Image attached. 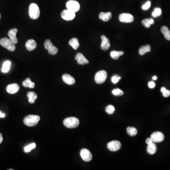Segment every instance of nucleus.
Wrapping results in <instances>:
<instances>
[{"label":"nucleus","instance_id":"1","mask_svg":"<svg viewBox=\"0 0 170 170\" xmlns=\"http://www.w3.org/2000/svg\"><path fill=\"white\" fill-rule=\"evenodd\" d=\"M40 118L38 115H29L24 119V123L28 127H34L37 124Z\"/></svg>","mask_w":170,"mask_h":170},{"label":"nucleus","instance_id":"2","mask_svg":"<svg viewBox=\"0 0 170 170\" xmlns=\"http://www.w3.org/2000/svg\"><path fill=\"white\" fill-rule=\"evenodd\" d=\"M79 121L76 117H68L63 121V124L68 128H75L79 126Z\"/></svg>","mask_w":170,"mask_h":170},{"label":"nucleus","instance_id":"3","mask_svg":"<svg viewBox=\"0 0 170 170\" xmlns=\"http://www.w3.org/2000/svg\"><path fill=\"white\" fill-rule=\"evenodd\" d=\"M28 13L31 19L33 20L38 19L40 16V9L38 5L34 3L31 4L29 7Z\"/></svg>","mask_w":170,"mask_h":170},{"label":"nucleus","instance_id":"4","mask_svg":"<svg viewBox=\"0 0 170 170\" xmlns=\"http://www.w3.org/2000/svg\"><path fill=\"white\" fill-rule=\"evenodd\" d=\"M0 44L11 52H13L16 49L15 44L10 39L6 37H4L0 40Z\"/></svg>","mask_w":170,"mask_h":170},{"label":"nucleus","instance_id":"5","mask_svg":"<svg viewBox=\"0 0 170 170\" xmlns=\"http://www.w3.org/2000/svg\"><path fill=\"white\" fill-rule=\"evenodd\" d=\"M107 77V74L106 71L102 70L96 73L95 77V80L98 84H102L105 82Z\"/></svg>","mask_w":170,"mask_h":170},{"label":"nucleus","instance_id":"6","mask_svg":"<svg viewBox=\"0 0 170 170\" xmlns=\"http://www.w3.org/2000/svg\"><path fill=\"white\" fill-rule=\"evenodd\" d=\"M67 8L71 11L76 13L80 10V5L78 1L75 0H70L66 3Z\"/></svg>","mask_w":170,"mask_h":170},{"label":"nucleus","instance_id":"7","mask_svg":"<svg viewBox=\"0 0 170 170\" xmlns=\"http://www.w3.org/2000/svg\"><path fill=\"white\" fill-rule=\"evenodd\" d=\"M61 16L63 20L67 21H70L75 18L76 16L75 13L69 10H64L61 13Z\"/></svg>","mask_w":170,"mask_h":170},{"label":"nucleus","instance_id":"8","mask_svg":"<svg viewBox=\"0 0 170 170\" xmlns=\"http://www.w3.org/2000/svg\"><path fill=\"white\" fill-rule=\"evenodd\" d=\"M121 147L122 145L119 141H112L107 144V148L111 151H117L121 149Z\"/></svg>","mask_w":170,"mask_h":170},{"label":"nucleus","instance_id":"9","mask_svg":"<svg viewBox=\"0 0 170 170\" xmlns=\"http://www.w3.org/2000/svg\"><path fill=\"white\" fill-rule=\"evenodd\" d=\"M80 155L82 159L85 162H89L92 159V155L89 150L86 148H83L80 151Z\"/></svg>","mask_w":170,"mask_h":170},{"label":"nucleus","instance_id":"10","mask_svg":"<svg viewBox=\"0 0 170 170\" xmlns=\"http://www.w3.org/2000/svg\"><path fill=\"white\" fill-rule=\"evenodd\" d=\"M151 138L153 140L154 143H159L163 141L164 139V136L163 133L159 131H157L152 134Z\"/></svg>","mask_w":170,"mask_h":170},{"label":"nucleus","instance_id":"11","mask_svg":"<svg viewBox=\"0 0 170 170\" xmlns=\"http://www.w3.org/2000/svg\"><path fill=\"white\" fill-rule=\"evenodd\" d=\"M120 21L122 22L131 23L134 20V17L129 13H122L120 14L119 17Z\"/></svg>","mask_w":170,"mask_h":170},{"label":"nucleus","instance_id":"12","mask_svg":"<svg viewBox=\"0 0 170 170\" xmlns=\"http://www.w3.org/2000/svg\"><path fill=\"white\" fill-rule=\"evenodd\" d=\"M102 43L101 44V48L103 50L106 51L109 49L110 47V40L108 38L104 35L101 36Z\"/></svg>","mask_w":170,"mask_h":170},{"label":"nucleus","instance_id":"13","mask_svg":"<svg viewBox=\"0 0 170 170\" xmlns=\"http://www.w3.org/2000/svg\"><path fill=\"white\" fill-rule=\"evenodd\" d=\"M20 90V86L16 83L10 84L6 88V91L8 93L11 94H15Z\"/></svg>","mask_w":170,"mask_h":170},{"label":"nucleus","instance_id":"14","mask_svg":"<svg viewBox=\"0 0 170 170\" xmlns=\"http://www.w3.org/2000/svg\"><path fill=\"white\" fill-rule=\"evenodd\" d=\"M75 59L77 61L78 64H80V65H83L85 64H88L89 63V60L86 59L81 53H77L75 56Z\"/></svg>","mask_w":170,"mask_h":170},{"label":"nucleus","instance_id":"15","mask_svg":"<svg viewBox=\"0 0 170 170\" xmlns=\"http://www.w3.org/2000/svg\"><path fill=\"white\" fill-rule=\"evenodd\" d=\"M18 32V30L17 28H13L10 30L8 35L10 37V39L13 43L14 44H17L18 43V39L16 37V34Z\"/></svg>","mask_w":170,"mask_h":170},{"label":"nucleus","instance_id":"16","mask_svg":"<svg viewBox=\"0 0 170 170\" xmlns=\"http://www.w3.org/2000/svg\"><path fill=\"white\" fill-rule=\"evenodd\" d=\"M62 79L64 82L68 85H72L75 83V79L69 74H64L62 76Z\"/></svg>","mask_w":170,"mask_h":170},{"label":"nucleus","instance_id":"17","mask_svg":"<svg viewBox=\"0 0 170 170\" xmlns=\"http://www.w3.org/2000/svg\"><path fill=\"white\" fill-rule=\"evenodd\" d=\"M37 46V44L33 39L28 40L26 43V47L27 49L29 51H32L36 49Z\"/></svg>","mask_w":170,"mask_h":170},{"label":"nucleus","instance_id":"18","mask_svg":"<svg viewBox=\"0 0 170 170\" xmlns=\"http://www.w3.org/2000/svg\"><path fill=\"white\" fill-rule=\"evenodd\" d=\"M112 17V14L111 12L108 13H100L99 14V18L103 21L107 22L109 21Z\"/></svg>","mask_w":170,"mask_h":170},{"label":"nucleus","instance_id":"19","mask_svg":"<svg viewBox=\"0 0 170 170\" xmlns=\"http://www.w3.org/2000/svg\"><path fill=\"white\" fill-rule=\"evenodd\" d=\"M147 148V151L148 154L150 155H154L156 153L157 150V145L154 142L152 143L151 144L148 145Z\"/></svg>","mask_w":170,"mask_h":170},{"label":"nucleus","instance_id":"20","mask_svg":"<svg viewBox=\"0 0 170 170\" xmlns=\"http://www.w3.org/2000/svg\"><path fill=\"white\" fill-rule=\"evenodd\" d=\"M151 46L149 44L142 46L139 49V54L140 55H143L148 52H150Z\"/></svg>","mask_w":170,"mask_h":170},{"label":"nucleus","instance_id":"21","mask_svg":"<svg viewBox=\"0 0 170 170\" xmlns=\"http://www.w3.org/2000/svg\"><path fill=\"white\" fill-rule=\"evenodd\" d=\"M35 83L31 81V79L27 78V79L24 80L22 82V85L25 88H30V89L34 88L35 86Z\"/></svg>","mask_w":170,"mask_h":170},{"label":"nucleus","instance_id":"22","mask_svg":"<svg viewBox=\"0 0 170 170\" xmlns=\"http://www.w3.org/2000/svg\"><path fill=\"white\" fill-rule=\"evenodd\" d=\"M69 44L74 50H77L79 46V40L77 38H72L69 42Z\"/></svg>","mask_w":170,"mask_h":170},{"label":"nucleus","instance_id":"23","mask_svg":"<svg viewBox=\"0 0 170 170\" xmlns=\"http://www.w3.org/2000/svg\"><path fill=\"white\" fill-rule=\"evenodd\" d=\"M27 96L29 102L31 104H34L36 99L37 98V95L34 92H29L27 93Z\"/></svg>","mask_w":170,"mask_h":170},{"label":"nucleus","instance_id":"24","mask_svg":"<svg viewBox=\"0 0 170 170\" xmlns=\"http://www.w3.org/2000/svg\"><path fill=\"white\" fill-rule=\"evenodd\" d=\"M161 32L165 39L170 41V31L168 28L166 26H163L161 27Z\"/></svg>","mask_w":170,"mask_h":170},{"label":"nucleus","instance_id":"25","mask_svg":"<svg viewBox=\"0 0 170 170\" xmlns=\"http://www.w3.org/2000/svg\"><path fill=\"white\" fill-rule=\"evenodd\" d=\"M124 54V53L122 51H112L110 53V55L113 59H118L120 56L123 55Z\"/></svg>","mask_w":170,"mask_h":170},{"label":"nucleus","instance_id":"26","mask_svg":"<svg viewBox=\"0 0 170 170\" xmlns=\"http://www.w3.org/2000/svg\"><path fill=\"white\" fill-rule=\"evenodd\" d=\"M155 23L154 20L151 18L146 19L143 20L142 21V24L143 26H145L147 28H149L151 25H153Z\"/></svg>","mask_w":170,"mask_h":170},{"label":"nucleus","instance_id":"27","mask_svg":"<svg viewBox=\"0 0 170 170\" xmlns=\"http://www.w3.org/2000/svg\"><path fill=\"white\" fill-rule=\"evenodd\" d=\"M11 65V62L10 60H6L4 62L1 71L4 73H7L10 70Z\"/></svg>","mask_w":170,"mask_h":170},{"label":"nucleus","instance_id":"28","mask_svg":"<svg viewBox=\"0 0 170 170\" xmlns=\"http://www.w3.org/2000/svg\"><path fill=\"white\" fill-rule=\"evenodd\" d=\"M127 131L128 134L132 137H134L138 133L137 129L134 127H128L127 128Z\"/></svg>","mask_w":170,"mask_h":170},{"label":"nucleus","instance_id":"29","mask_svg":"<svg viewBox=\"0 0 170 170\" xmlns=\"http://www.w3.org/2000/svg\"><path fill=\"white\" fill-rule=\"evenodd\" d=\"M48 52L49 54L54 55L57 53L58 52V48L53 46V44L49 47L48 49Z\"/></svg>","mask_w":170,"mask_h":170},{"label":"nucleus","instance_id":"30","mask_svg":"<svg viewBox=\"0 0 170 170\" xmlns=\"http://www.w3.org/2000/svg\"><path fill=\"white\" fill-rule=\"evenodd\" d=\"M105 111L109 115H112L115 111V108L112 105H109L105 108Z\"/></svg>","mask_w":170,"mask_h":170},{"label":"nucleus","instance_id":"31","mask_svg":"<svg viewBox=\"0 0 170 170\" xmlns=\"http://www.w3.org/2000/svg\"><path fill=\"white\" fill-rule=\"evenodd\" d=\"M161 14V9L159 8H156L152 13V16L155 18L157 17L158 16H160Z\"/></svg>","mask_w":170,"mask_h":170},{"label":"nucleus","instance_id":"32","mask_svg":"<svg viewBox=\"0 0 170 170\" xmlns=\"http://www.w3.org/2000/svg\"><path fill=\"white\" fill-rule=\"evenodd\" d=\"M36 145L35 143H32L31 144L29 145L27 147H25V148H24V150H25L26 153H28V152L31 151L32 149L35 148H36Z\"/></svg>","mask_w":170,"mask_h":170},{"label":"nucleus","instance_id":"33","mask_svg":"<svg viewBox=\"0 0 170 170\" xmlns=\"http://www.w3.org/2000/svg\"><path fill=\"white\" fill-rule=\"evenodd\" d=\"M161 91L163 93V96L165 98H168L170 96V90H167L164 87H162L161 89Z\"/></svg>","mask_w":170,"mask_h":170},{"label":"nucleus","instance_id":"34","mask_svg":"<svg viewBox=\"0 0 170 170\" xmlns=\"http://www.w3.org/2000/svg\"><path fill=\"white\" fill-rule=\"evenodd\" d=\"M112 94L115 96H122V95L124 94V92H123V91L121 90L120 89H113L112 91Z\"/></svg>","mask_w":170,"mask_h":170},{"label":"nucleus","instance_id":"35","mask_svg":"<svg viewBox=\"0 0 170 170\" xmlns=\"http://www.w3.org/2000/svg\"><path fill=\"white\" fill-rule=\"evenodd\" d=\"M53 45V44H52V42L49 39H47L46 40V41L44 42V48L46 49L47 50H48V49L49 48L50 46Z\"/></svg>","mask_w":170,"mask_h":170},{"label":"nucleus","instance_id":"36","mask_svg":"<svg viewBox=\"0 0 170 170\" xmlns=\"http://www.w3.org/2000/svg\"><path fill=\"white\" fill-rule=\"evenodd\" d=\"M121 77L119 76L118 75H115L112 77V81L114 84H116L118 82L120 79H121Z\"/></svg>","mask_w":170,"mask_h":170},{"label":"nucleus","instance_id":"37","mask_svg":"<svg viewBox=\"0 0 170 170\" xmlns=\"http://www.w3.org/2000/svg\"><path fill=\"white\" fill-rule=\"evenodd\" d=\"M151 6V2L150 1H148L147 3L143 5L142 7V8L144 10H148L149 9Z\"/></svg>","mask_w":170,"mask_h":170},{"label":"nucleus","instance_id":"38","mask_svg":"<svg viewBox=\"0 0 170 170\" xmlns=\"http://www.w3.org/2000/svg\"><path fill=\"white\" fill-rule=\"evenodd\" d=\"M148 86L150 89H154V88H155V83L154 81H150L148 83Z\"/></svg>","mask_w":170,"mask_h":170},{"label":"nucleus","instance_id":"39","mask_svg":"<svg viewBox=\"0 0 170 170\" xmlns=\"http://www.w3.org/2000/svg\"><path fill=\"white\" fill-rule=\"evenodd\" d=\"M146 143H147V144L149 145L150 144H151L152 143H153L154 142H153V140L152 139V138H148L147 139H146Z\"/></svg>","mask_w":170,"mask_h":170},{"label":"nucleus","instance_id":"40","mask_svg":"<svg viewBox=\"0 0 170 170\" xmlns=\"http://www.w3.org/2000/svg\"><path fill=\"white\" fill-rule=\"evenodd\" d=\"M3 135L1 134V133H0V144L1 143V142H3Z\"/></svg>","mask_w":170,"mask_h":170},{"label":"nucleus","instance_id":"41","mask_svg":"<svg viewBox=\"0 0 170 170\" xmlns=\"http://www.w3.org/2000/svg\"><path fill=\"white\" fill-rule=\"evenodd\" d=\"M5 117V114L4 113H2V112L0 111V117L1 118H4Z\"/></svg>","mask_w":170,"mask_h":170},{"label":"nucleus","instance_id":"42","mask_svg":"<svg viewBox=\"0 0 170 170\" xmlns=\"http://www.w3.org/2000/svg\"><path fill=\"white\" fill-rule=\"evenodd\" d=\"M152 79H153L154 80H156L157 79V77L156 76H154L153 77Z\"/></svg>","mask_w":170,"mask_h":170},{"label":"nucleus","instance_id":"43","mask_svg":"<svg viewBox=\"0 0 170 170\" xmlns=\"http://www.w3.org/2000/svg\"><path fill=\"white\" fill-rule=\"evenodd\" d=\"M1 14H0V20H1Z\"/></svg>","mask_w":170,"mask_h":170}]
</instances>
